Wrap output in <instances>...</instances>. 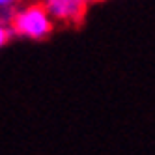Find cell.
<instances>
[{
	"instance_id": "obj_4",
	"label": "cell",
	"mask_w": 155,
	"mask_h": 155,
	"mask_svg": "<svg viewBox=\"0 0 155 155\" xmlns=\"http://www.w3.org/2000/svg\"><path fill=\"white\" fill-rule=\"evenodd\" d=\"M21 4H23V0H0V13L2 12H13Z\"/></svg>"
},
{
	"instance_id": "obj_5",
	"label": "cell",
	"mask_w": 155,
	"mask_h": 155,
	"mask_svg": "<svg viewBox=\"0 0 155 155\" xmlns=\"http://www.w3.org/2000/svg\"><path fill=\"white\" fill-rule=\"evenodd\" d=\"M92 2H94V0H92Z\"/></svg>"
},
{
	"instance_id": "obj_1",
	"label": "cell",
	"mask_w": 155,
	"mask_h": 155,
	"mask_svg": "<svg viewBox=\"0 0 155 155\" xmlns=\"http://www.w3.org/2000/svg\"><path fill=\"white\" fill-rule=\"evenodd\" d=\"M54 21L47 13L41 0H32V2L21 4L12 19V34L30 41H43L54 32Z\"/></svg>"
},
{
	"instance_id": "obj_3",
	"label": "cell",
	"mask_w": 155,
	"mask_h": 155,
	"mask_svg": "<svg viewBox=\"0 0 155 155\" xmlns=\"http://www.w3.org/2000/svg\"><path fill=\"white\" fill-rule=\"evenodd\" d=\"M12 38H13V34H12V28H9V26H6V25H0V51H2V49L8 45Z\"/></svg>"
},
{
	"instance_id": "obj_2",
	"label": "cell",
	"mask_w": 155,
	"mask_h": 155,
	"mask_svg": "<svg viewBox=\"0 0 155 155\" xmlns=\"http://www.w3.org/2000/svg\"><path fill=\"white\" fill-rule=\"evenodd\" d=\"M54 25H81L92 0H41Z\"/></svg>"
}]
</instances>
